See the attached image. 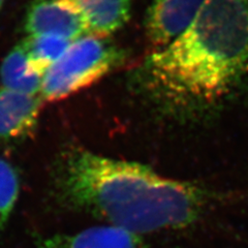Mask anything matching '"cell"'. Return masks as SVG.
<instances>
[{
	"instance_id": "cell-12",
	"label": "cell",
	"mask_w": 248,
	"mask_h": 248,
	"mask_svg": "<svg viewBox=\"0 0 248 248\" xmlns=\"http://www.w3.org/2000/svg\"><path fill=\"white\" fill-rule=\"evenodd\" d=\"M3 1H4V0H0V7H1V5H2Z\"/></svg>"
},
{
	"instance_id": "cell-3",
	"label": "cell",
	"mask_w": 248,
	"mask_h": 248,
	"mask_svg": "<svg viewBox=\"0 0 248 248\" xmlns=\"http://www.w3.org/2000/svg\"><path fill=\"white\" fill-rule=\"evenodd\" d=\"M123 59V51L108 37L84 35L45 73L41 96L46 102L71 96L114 71Z\"/></svg>"
},
{
	"instance_id": "cell-5",
	"label": "cell",
	"mask_w": 248,
	"mask_h": 248,
	"mask_svg": "<svg viewBox=\"0 0 248 248\" xmlns=\"http://www.w3.org/2000/svg\"><path fill=\"white\" fill-rule=\"evenodd\" d=\"M206 0H152L146 33L157 50L174 42L195 21Z\"/></svg>"
},
{
	"instance_id": "cell-1",
	"label": "cell",
	"mask_w": 248,
	"mask_h": 248,
	"mask_svg": "<svg viewBox=\"0 0 248 248\" xmlns=\"http://www.w3.org/2000/svg\"><path fill=\"white\" fill-rule=\"evenodd\" d=\"M54 190L59 203L69 210L87 213L139 236L187 228L219 201L206 186L81 148L61 158Z\"/></svg>"
},
{
	"instance_id": "cell-2",
	"label": "cell",
	"mask_w": 248,
	"mask_h": 248,
	"mask_svg": "<svg viewBox=\"0 0 248 248\" xmlns=\"http://www.w3.org/2000/svg\"><path fill=\"white\" fill-rule=\"evenodd\" d=\"M248 75V0H206L191 25L144 64L149 89L170 105L204 107Z\"/></svg>"
},
{
	"instance_id": "cell-4",
	"label": "cell",
	"mask_w": 248,
	"mask_h": 248,
	"mask_svg": "<svg viewBox=\"0 0 248 248\" xmlns=\"http://www.w3.org/2000/svg\"><path fill=\"white\" fill-rule=\"evenodd\" d=\"M29 35L52 34L74 42L88 34L86 23L73 0H34L27 12Z\"/></svg>"
},
{
	"instance_id": "cell-8",
	"label": "cell",
	"mask_w": 248,
	"mask_h": 248,
	"mask_svg": "<svg viewBox=\"0 0 248 248\" xmlns=\"http://www.w3.org/2000/svg\"><path fill=\"white\" fill-rule=\"evenodd\" d=\"M86 23L88 34L108 37L130 18L131 0H73Z\"/></svg>"
},
{
	"instance_id": "cell-11",
	"label": "cell",
	"mask_w": 248,
	"mask_h": 248,
	"mask_svg": "<svg viewBox=\"0 0 248 248\" xmlns=\"http://www.w3.org/2000/svg\"><path fill=\"white\" fill-rule=\"evenodd\" d=\"M18 195V174L9 162L0 158V232L12 214Z\"/></svg>"
},
{
	"instance_id": "cell-7",
	"label": "cell",
	"mask_w": 248,
	"mask_h": 248,
	"mask_svg": "<svg viewBox=\"0 0 248 248\" xmlns=\"http://www.w3.org/2000/svg\"><path fill=\"white\" fill-rule=\"evenodd\" d=\"M43 98L9 89L0 90V139H20L36 125Z\"/></svg>"
},
{
	"instance_id": "cell-6",
	"label": "cell",
	"mask_w": 248,
	"mask_h": 248,
	"mask_svg": "<svg viewBox=\"0 0 248 248\" xmlns=\"http://www.w3.org/2000/svg\"><path fill=\"white\" fill-rule=\"evenodd\" d=\"M35 248H145L142 236L112 226L93 227L76 234L43 239Z\"/></svg>"
},
{
	"instance_id": "cell-9",
	"label": "cell",
	"mask_w": 248,
	"mask_h": 248,
	"mask_svg": "<svg viewBox=\"0 0 248 248\" xmlns=\"http://www.w3.org/2000/svg\"><path fill=\"white\" fill-rule=\"evenodd\" d=\"M0 77L5 89L37 95L41 93L44 75L29 63L24 44L17 45L2 62Z\"/></svg>"
},
{
	"instance_id": "cell-10",
	"label": "cell",
	"mask_w": 248,
	"mask_h": 248,
	"mask_svg": "<svg viewBox=\"0 0 248 248\" xmlns=\"http://www.w3.org/2000/svg\"><path fill=\"white\" fill-rule=\"evenodd\" d=\"M72 43L64 37L52 34L29 35L23 42L30 65L43 75L56 63Z\"/></svg>"
}]
</instances>
